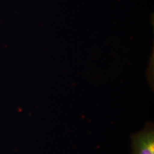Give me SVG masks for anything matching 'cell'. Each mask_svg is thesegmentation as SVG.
Wrapping results in <instances>:
<instances>
[{"label":"cell","mask_w":154,"mask_h":154,"mask_svg":"<svg viewBox=\"0 0 154 154\" xmlns=\"http://www.w3.org/2000/svg\"><path fill=\"white\" fill-rule=\"evenodd\" d=\"M132 154H154V130L147 126L131 137Z\"/></svg>","instance_id":"obj_1"}]
</instances>
